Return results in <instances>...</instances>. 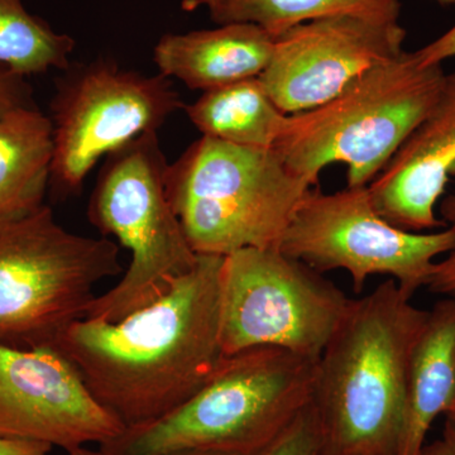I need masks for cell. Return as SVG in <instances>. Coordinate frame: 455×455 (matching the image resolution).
<instances>
[{
	"instance_id": "obj_26",
	"label": "cell",
	"mask_w": 455,
	"mask_h": 455,
	"mask_svg": "<svg viewBox=\"0 0 455 455\" xmlns=\"http://www.w3.org/2000/svg\"><path fill=\"white\" fill-rule=\"evenodd\" d=\"M220 0H185L184 2V9H188V11H194L197 7H202V5H205L208 7L209 12H211V16L212 13L217 12L218 7H220Z\"/></svg>"
},
{
	"instance_id": "obj_12",
	"label": "cell",
	"mask_w": 455,
	"mask_h": 455,
	"mask_svg": "<svg viewBox=\"0 0 455 455\" xmlns=\"http://www.w3.org/2000/svg\"><path fill=\"white\" fill-rule=\"evenodd\" d=\"M124 430L55 348L0 344V438L68 451L103 447Z\"/></svg>"
},
{
	"instance_id": "obj_6",
	"label": "cell",
	"mask_w": 455,
	"mask_h": 455,
	"mask_svg": "<svg viewBox=\"0 0 455 455\" xmlns=\"http://www.w3.org/2000/svg\"><path fill=\"white\" fill-rule=\"evenodd\" d=\"M122 274L116 242L68 232L44 204L0 220V344L53 348L86 317L97 284Z\"/></svg>"
},
{
	"instance_id": "obj_7",
	"label": "cell",
	"mask_w": 455,
	"mask_h": 455,
	"mask_svg": "<svg viewBox=\"0 0 455 455\" xmlns=\"http://www.w3.org/2000/svg\"><path fill=\"white\" fill-rule=\"evenodd\" d=\"M167 164L157 132L143 134L107 157L89 200L90 223L131 252L116 286L97 296L86 317L116 323L148 307L196 267L167 193Z\"/></svg>"
},
{
	"instance_id": "obj_22",
	"label": "cell",
	"mask_w": 455,
	"mask_h": 455,
	"mask_svg": "<svg viewBox=\"0 0 455 455\" xmlns=\"http://www.w3.org/2000/svg\"><path fill=\"white\" fill-rule=\"evenodd\" d=\"M26 79L0 65V116L20 108L35 106L32 88Z\"/></svg>"
},
{
	"instance_id": "obj_30",
	"label": "cell",
	"mask_w": 455,
	"mask_h": 455,
	"mask_svg": "<svg viewBox=\"0 0 455 455\" xmlns=\"http://www.w3.org/2000/svg\"><path fill=\"white\" fill-rule=\"evenodd\" d=\"M447 420L449 423L453 424V427H455V406H454V411L451 412V416H448Z\"/></svg>"
},
{
	"instance_id": "obj_14",
	"label": "cell",
	"mask_w": 455,
	"mask_h": 455,
	"mask_svg": "<svg viewBox=\"0 0 455 455\" xmlns=\"http://www.w3.org/2000/svg\"><path fill=\"white\" fill-rule=\"evenodd\" d=\"M276 38L252 23L166 35L154 51L158 74L193 90L220 88L259 77L267 68Z\"/></svg>"
},
{
	"instance_id": "obj_17",
	"label": "cell",
	"mask_w": 455,
	"mask_h": 455,
	"mask_svg": "<svg viewBox=\"0 0 455 455\" xmlns=\"http://www.w3.org/2000/svg\"><path fill=\"white\" fill-rule=\"evenodd\" d=\"M184 109L203 136L250 148H274L287 118L259 77L204 92Z\"/></svg>"
},
{
	"instance_id": "obj_11",
	"label": "cell",
	"mask_w": 455,
	"mask_h": 455,
	"mask_svg": "<svg viewBox=\"0 0 455 455\" xmlns=\"http://www.w3.org/2000/svg\"><path fill=\"white\" fill-rule=\"evenodd\" d=\"M405 40L398 20L320 18L277 37L259 79L284 114L307 112L333 99L359 75L403 55Z\"/></svg>"
},
{
	"instance_id": "obj_21",
	"label": "cell",
	"mask_w": 455,
	"mask_h": 455,
	"mask_svg": "<svg viewBox=\"0 0 455 455\" xmlns=\"http://www.w3.org/2000/svg\"><path fill=\"white\" fill-rule=\"evenodd\" d=\"M440 220L455 230V191L439 203ZM431 292L455 298V248L444 259L435 262L427 284Z\"/></svg>"
},
{
	"instance_id": "obj_29",
	"label": "cell",
	"mask_w": 455,
	"mask_h": 455,
	"mask_svg": "<svg viewBox=\"0 0 455 455\" xmlns=\"http://www.w3.org/2000/svg\"><path fill=\"white\" fill-rule=\"evenodd\" d=\"M171 455H229V454L202 453V451H188V453H178V454H171Z\"/></svg>"
},
{
	"instance_id": "obj_27",
	"label": "cell",
	"mask_w": 455,
	"mask_h": 455,
	"mask_svg": "<svg viewBox=\"0 0 455 455\" xmlns=\"http://www.w3.org/2000/svg\"><path fill=\"white\" fill-rule=\"evenodd\" d=\"M66 455H112L108 453V451H104L100 447L98 449H92L90 447H83L73 449V451H66Z\"/></svg>"
},
{
	"instance_id": "obj_1",
	"label": "cell",
	"mask_w": 455,
	"mask_h": 455,
	"mask_svg": "<svg viewBox=\"0 0 455 455\" xmlns=\"http://www.w3.org/2000/svg\"><path fill=\"white\" fill-rule=\"evenodd\" d=\"M223 259L199 254L196 267L157 301L116 323L84 317L53 346L124 429L178 409L223 358Z\"/></svg>"
},
{
	"instance_id": "obj_9",
	"label": "cell",
	"mask_w": 455,
	"mask_h": 455,
	"mask_svg": "<svg viewBox=\"0 0 455 455\" xmlns=\"http://www.w3.org/2000/svg\"><path fill=\"white\" fill-rule=\"evenodd\" d=\"M278 250L320 274L344 269L359 293L371 276H390L412 299L435 259L455 248V230L406 232L373 208L368 187L334 194L313 188L293 214Z\"/></svg>"
},
{
	"instance_id": "obj_13",
	"label": "cell",
	"mask_w": 455,
	"mask_h": 455,
	"mask_svg": "<svg viewBox=\"0 0 455 455\" xmlns=\"http://www.w3.org/2000/svg\"><path fill=\"white\" fill-rule=\"evenodd\" d=\"M455 178V71L385 169L368 185L371 202L392 226L425 233L447 228L436 205Z\"/></svg>"
},
{
	"instance_id": "obj_2",
	"label": "cell",
	"mask_w": 455,
	"mask_h": 455,
	"mask_svg": "<svg viewBox=\"0 0 455 455\" xmlns=\"http://www.w3.org/2000/svg\"><path fill=\"white\" fill-rule=\"evenodd\" d=\"M427 314L391 278L350 300L314 374L323 455H397L407 370Z\"/></svg>"
},
{
	"instance_id": "obj_25",
	"label": "cell",
	"mask_w": 455,
	"mask_h": 455,
	"mask_svg": "<svg viewBox=\"0 0 455 455\" xmlns=\"http://www.w3.org/2000/svg\"><path fill=\"white\" fill-rule=\"evenodd\" d=\"M421 455H455V427L445 421L442 436L430 444H425Z\"/></svg>"
},
{
	"instance_id": "obj_8",
	"label": "cell",
	"mask_w": 455,
	"mask_h": 455,
	"mask_svg": "<svg viewBox=\"0 0 455 455\" xmlns=\"http://www.w3.org/2000/svg\"><path fill=\"white\" fill-rule=\"evenodd\" d=\"M323 274L277 247L224 256L220 341L224 355L275 347L316 362L350 304Z\"/></svg>"
},
{
	"instance_id": "obj_18",
	"label": "cell",
	"mask_w": 455,
	"mask_h": 455,
	"mask_svg": "<svg viewBox=\"0 0 455 455\" xmlns=\"http://www.w3.org/2000/svg\"><path fill=\"white\" fill-rule=\"evenodd\" d=\"M400 12L398 0H220L211 17L220 26L252 23L277 38L292 27L320 18L358 14L400 20Z\"/></svg>"
},
{
	"instance_id": "obj_24",
	"label": "cell",
	"mask_w": 455,
	"mask_h": 455,
	"mask_svg": "<svg viewBox=\"0 0 455 455\" xmlns=\"http://www.w3.org/2000/svg\"><path fill=\"white\" fill-rule=\"evenodd\" d=\"M52 447L42 443L0 438V455H50Z\"/></svg>"
},
{
	"instance_id": "obj_19",
	"label": "cell",
	"mask_w": 455,
	"mask_h": 455,
	"mask_svg": "<svg viewBox=\"0 0 455 455\" xmlns=\"http://www.w3.org/2000/svg\"><path fill=\"white\" fill-rule=\"evenodd\" d=\"M75 41L33 16L22 0H0V65L28 77L68 70Z\"/></svg>"
},
{
	"instance_id": "obj_3",
	"label": "cell",
	"mask_w": 455,
	"mask_h": 455,
	"mask_svg": "<svg viewBox=\"0 0 455 455\" xmlns=\"http://www.w3.org/2000/svg\"><path fill=\"white\" fill-rule=\"evenodd\" d=\"M316 362L275 347L223 355L178 409L100 448L112 455H257L311 403Z\"/></svg>"
},
{
	"instance_id": "obj_10",
	"label": "cell",
	"mask_w": 455,
	"mask_h": 455,
	"mask_svg": "<svg viewBox=\"0 0 455 455\" xmlns=\"http://www.w3.org/2000/svg\"><path fill=\"white\" fill-rule=\"evenodd\" d=\"M51 103L53 163L50 185L59 196L82 191L103 157L157 132L184 108L169 77L119 68L110 60L68 68Z\"/></svg>"
},
{
	"instance_id": "obj_5",
	"label": "cell",
	"mask_w": 455,
	"mask_h": 455,
	"mask_svg": "<svg viewBox=\"0 0 455 455\" xmlns=\"http://www.w3.org/2000/svg\"><path fill=\"white\" fill-rule=\"evenodd\" d=\"M274 148L202 136L167 171V193L197 254L278 247L313 190Z\"/></svg>"
},
{
	"instance_id": "obj_4",
	"label": "cell",
	"mask_w": 455,
	"mask_h": 455,
	"mask_svg": "<svg viewBox=\"0 0 455 455\" xmlns=\"http://www.w3.org/2000/svg\"><path fill=\"white\" fill-rule=\"evenodd\" d=\"M445 75L405 51L322 106L287 116L275 152L310 187L331 164H347V188L368 187L429 113Z\"/></svg>"
},
{
	"instance_id": "obj_28",
	"label": "cell",
	"mask_w": 455,
	"mask_h": 455,
	"mask_svg": "<svg viewBox=\"0 0 455 455\" xmlns=\"http://www.w3.org/2000/svg\"><path fill=\"white\" fill-rule=\"evenodd\" d=\"M442 7H454L455 0H435Z\"/></svg>"
},
{
	"instance_id": "obj_20",
	"label": "cell",
	"mask_w": 455,
	"mask_h": 455,
	"mask_svg": "<svg viewBox=\"0 0 455 455\" xmlns=\"http://www.w3.org/2000/svg\"><path fill=\"white\" fill-rule=\"evenodd\" d=\"M322 451L319 418L310 403L257 455H320Z\"/></svg>"
},
{
	"instance_id": "obj_23",
	"label": "cell",
	"mask_w": 455,
	"mask_h": 455,
	"mask_svg": "<svg viewBox=\"0 0 455 455\" xmlns=\"http://www.w3.org/2000/svg\"><path fill=\"white\" fill-rule=\"evenodd\" d=\"M416 61L423 66L443 65L455 57V25L423 49L415 51Z\"/></svg>"
},
{
	"instance_id": "obj_15",
	"label": "cell",
	"mask_w": 455,
	"mask_h": 455,
	"mask_svg": "<svg viewBox=\"0 0 455 455\" xmlns=\"http://www.w3.org/2000/svg\"><path fill=\"white\" fill-rule=\"evenodd\" d=\"M454 406L455 298H448L429 310L412 348L397 455H421L431 425Z\"/></svg>"
},
{
	"instance_id": "obj_16",
	"label": "cell",
	"mask_w": 455,
	"mask_h": 455,
	"mask_svg": "<svg viewBox=\"0 0 455 455\" xmlns=\"http://www.w3.org/2000/svg\"><path fill=\"white\" fill-rule=\"evenodd\" d=\"M53 128L37 107L0 116V220L37 211L50 187Z\"/></svg>"
},
{
	"instance_id": "obj_31",
	"label": "cell",
	"mask_w": 455,
	"mask_h": 455,
	"mask_svg": "<svg viewBox=\"0 0 455 455\" xmlns=\"http://www.w3.org/2000/svg\"><path fill=\"white\" fill-rule=\"evenodd\" d=\"M320 455H323V454H320Z\"/></svg>"
}]
</instances>
